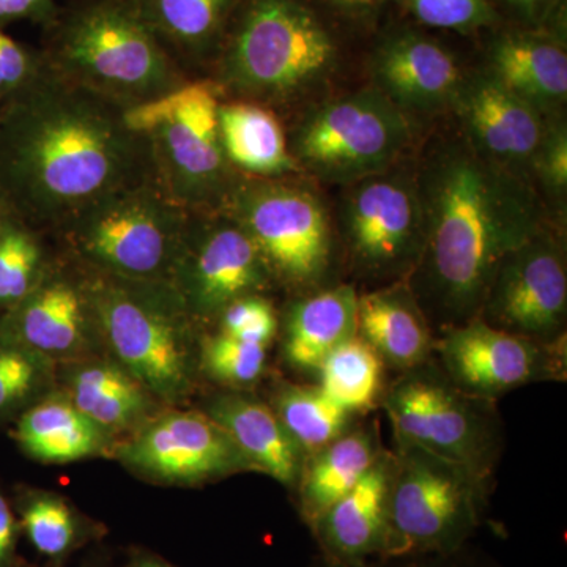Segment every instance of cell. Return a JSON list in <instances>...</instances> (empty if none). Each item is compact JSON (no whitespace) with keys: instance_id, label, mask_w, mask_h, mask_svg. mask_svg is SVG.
<instances>
[{"instance_id":"34","label":"cell","mask_w":567,"mask_h":567,"mask_svg":"<svg viewBox=\"0 0 567 567\" xmlns=\"http://www.w3.org/2000/svg\"><path fill=\"white\" fill-rule=\"evenodd\" d=\"M54 363L0 333V420L20 416L50 391Z\"/></svg>"},{"instance_id":"4","label":"cell","mask_w":567,"mask_h":567,"mask_svg":"<svg viewBox=\"0 0 567 567\" xmlns=\"http://www.w3.org/2000/svg\"><path fill=\"white\" fill-rule=\"evenodd\" d=\"M336 63L333 37L303 0H244L205 78L224 100L275 111L315 91Z\"/></svg>"},{"instance_id":"15","label":"cell","mask_w":567,"mask_h":567,"mask_svg":"<svg viewBox=\"0 0 567 567\" xmlns=\"http://www.w3.org/2000/svg\"><path fill=\"white\" fill-rule=\"evenodd\" d=\"M566 342L540 344L473 319L435 336L434 361L454 385L498 401L518 388L566 379Z\"/></svg>"},{"instance_id":"1","label":"cell","mask_w":567,"mask_h":567,"mask_svg":"<svg viewBox=\"0 0 567 567\" xmlns=\"http://www.w3.org/2000/svg\"><path fill=\"white\" fill-rule=\"evenodd\" d=\"M126 110L50 70L0 106V192L14 215L58 235L89 205L151 181Z\"/></svg>"},{"instance_id":"39","label":"cell","mask_w":567,"mask_h":567,"mask_svg":"<svg viewBox=\"0 0 567 567\" xmlns=\"http://www.w3.org/2000/svg\"><path fill=\"white\" fill-rule=\"evenodd\" d=\"M532 173L551 196L561 197L567 188V132L565 123L557 122L544 130Z\"/></svg>"},{"instance_id":"8","label":"cell","mask_w":567,"mask_h":567,"mask_svg":"<svg viewBox=\"0 0 567 567\" xmlns=\"http://www.w3.org/2000/svg\"><path fill=\"white\" fill-rule=\"evenodd\" d=\"M383 561L445 555L466 546L486 516L491 483L423 447L394 443Z\"/></svg>"},{"instance_id":"32","label":"cell","mask_w":567,"mask_h":567,"mask_svg":"<svg viewBox=\"0 0 567 567\" xmlns=\"http://www.w3.org/2000/svg\"><path fill=\"white\" fill-rule=\"evenodd\" d=\"M21 533L41 557L61 563L91 543L100 529L81 516L62 496L51 492L25 491L17 502Z\"/></svg>"},{"instance_id":"11","label":"cell","mask_w":567,"mask_h":567,"mask_svg":"<svg viewBox=\"0 0 567 567\" xmlns=\"http://www.w3.org/2000/svg\"><path fill=\"white\" fill-rule=\"evenodd\" d=\"M412 140V115L374 87L320 104L287 137L300 173L344 185L391 169Z\"/></svg>"},{"instance_id":"21","label":"cell","mask_w":567,"mask_h":567,"mask_svg":"<svg viewBox=\"0 0 567 567\" xmlns=\"http://www.w3.org/2000/svg\"><path fill=\"white\" fill-rule=\"evenodd\" d=\"M65 365L63 394L111 439L132 436L159 413L158 399L114 358L91 357Z\"/></svg>"},{"instance_id":"19","label":"cell","mask_w":567,"mask_h":567,"mask_svg":"<svg viewBox=\"0 0 567 567\" xmlns=\"http://www.w3.org/2000/svg\"><path fill=\"white\" fill-rule=\"evenodd\" d=\"M371 80L405 114H425L456 102L465 74L447 48L415 31H398L377 47Z\"/></svg>"},{"instance_id":"33","label":"cell","mask_w":567,"mask_h":567,"mask_svg":"<svg viewBox=\"0 0 567 567\" xmlns=\"http://www.w3.org/2000/svg\"><path fill=\"white\" fill-rule=\"evenodd\" d=\"M43 235L7 212L0 226V315L21 303L50 267L52 257Z\"/></svg>"},{"instance_id":"31","label":"cell","mask_w":567,"mask_h":567,"mask_svg":"<svg viewBox=\"0 0 567 567\" xmlns=\"http://www.w3.org/2000/svg\"><path fill=\"white\" fill-rule=\"evenodd\" d=\"M386 365L364 339L354 334L328 354L317 371V383L357 415H365L382 404L388 386Z\"/></svg>"},{"instance_id":"10","label":"cell","mask_w":567,"mask_h":567,"mask_svg":"<svg viewBox=\"0 0 567 567\" xmlns=\"http://www.w3.org/2000/svg\"><path fill=\"white\" fill-rule=\"evenodd\" d=\"M223 210L251 237L276 286L297 295L322 287L333 241L323 204L309 186L290 177L241 175Z\"/></svg>"},{"instance_id":"26","label":"cell","mask_w":567,"mask_h":567,"mask_svg":"<svg viewBox=\"0 0 567 567\" xmlns=\"http://www.w3.org/2000/svg\"><path fill=\"white\" fill-rule=\"evenodd\" d=\"M385 447L375 417L360 420L330 445L305 457L298 476V511L308 527L371 470Z\"/></svg>"},{"instance_id":"5","label":"cell","mask_w":567,"mask_h":567,"mask_svg":"<svg viewBox=\"0 0 567 567\" xmlns=\"http://www.w3.org/2000/svg\"><path fill=\"white\" fill-rule=\"evenodd\" d=\"M91 274L103 347L158 401L177 404L194 388V327L171 284Z\"/></svg>"},{"instance_id":"28","label":"cell","mask_w":567,"mask_h":567,"mask_svg":"<svg viewBox=\"0 0 567 567\" xmlns=\"http://www.w3.org/2000/svg\"><path fill=\"white\" fill-rule=\"evenodd\" d=\"M14 440L43 464H70L114 453L115 440L87 420L63 393H48L18 416Z\"/></svg>"},{"instance_id":"17","label":"cell","mask_w":567,"mask_h":567,"mask_svg":"<svg viewBox=\"0 0 567 567\" xmlns=\"http://www.w3.org/2000/svg\"><path fill=\"white\" fill-rule=\"evenodd\" d=\"M123 465L148 480L197 486L251 472L221 425L199 410L156 413L114 447Z\"/></svg>"},{"instance_id":"25","label":"cell","mask_w":567,"mask_h":567,"mask_svg":"<svg viewBox=\"0 0 567 567\" xmlns=\"http://www.w3.org/2000/svg\"><path fill=\"white\" fill-rule=\"evenodd\" d=\"M244 0H133L142 20L192 78L207 74Z\"/></svg>"},{"instance_id":"6","label":"cell","mask_w":567,"mask_h":567,"mask_svg":"<svg viewBox=\"0 0 567 567\" xmlns=\"http://www.w3.org/2000/svg\"><path fill=\"white\" fill-rule=\"evenodd\" d=\"M192 215L151 178L89 205L58 237L69 256L95 274L171 284Z\"/></svg>"},{"instance_id":"18","label":"cell","mask_w":567,"mask_h":567,"mask_svg":"<svg viewBox=\"0 0 567 567\" xmlns=\"http://www.w3.org/2000/svg\"><path fill=\"white\" fill-rule=\"evenodd\" d=\"M462 136L492 163L528 181L546 121L488 73L470 74L453 104Z\"/></svg>"},{"instance_id":"27","label":"cell","mask_w":567,"mask_h":567,"mask_svg":"<svg viewBox=\"0 0 567 567\" xmlns=\"http://www.w3.org/2000/svg\"><path fill=\"white\" fill-rule=\"evenodd\" d=\"M488 73L540 114L567 99V54L559 41L536 32H507L492 43Z\"/></svg>"},{"instance_id":"37","label":"cell","mask_w":567,"mask_h":567,"mask_svg":"<svg viewBox=\"0 0 567 567\" xmlns=\"http://www.w3.org/2000/svg\"><path fill=\"white\" fill-rule=\"evenodd\" d=\"M405 3L417 21L445 31L475 32L496 20L488 0H405Z\"/></svg>"},{"instance_id":"13","label":"cell","mask_w":567,"mask_h":567,"mask_svg":"<svg viewBox=\"0 0 567 567\" xmlns=\"http://www.w3.org/2000/svg\"><path fill=\"white\" fill-rule=\"evenodd\" d=\"M171 286L196 323L276 284L251 237L229 213H193Z\"/></svg>"},{"instance_id":"44","label":"cell","mask_w":567,"mask_h":567,"mask_svg":"<svg viewBox=\"0 0 567 567\" xmlns=\"http://www.w3.org/2000/svg\"><path fill=\"white\" fill-rule=\"evenodd\" d=\"M339 9L354 11V13H369L382 7L386 0H330Z\"/></svg>"},{"instance_id":"35","label":"cell","mask_w":567,"mask_h":567,"mask_svg":"<svg viewBox=\"0 0 567 567\" xmlns=\"http://www.w3.org/2000/svg\"><path fill=\"white\" fill-rule=\"evenodd\" d=\"M267 352L268 347L238 341L216 331L200 341L199 365L219 385L241 391L264 375Z\"/></svg>"},{"instance_id":"20","label":"cell","mask_w":567,"mask_h":567,"mask_svg":"<svg viewBox=\"0 0 567 567\" xmlns=\"http://www.w3.org/2000/svg\"><path fill=\"white\" fill-rule=\"evenodd\" d=\"M393 451H383L360 483L311 525L322 557L344 565L383 561L390 518Z\"/></svg>"},{"instance_id":"24","label":"cell","mask_w":567,"mask_h":567,"mask_svg":"<svg viewBox=\"0 0 567 567\" xmlns=\"http://www.w3.org/2000/svg\"><path fill=\"white\" fill-rule=\"evenodd\" d=\"M358 292L352 284L298 295L282 320V358L293 371L317 374L328 354L357 334Z\"/></svg>"},{"instance_id":"42","label":"cell","mask_w":567,"mask_h":567,"mask_svg":"<svg viewBox=\"0 0 567 567\" xmlns=\"http://www.w3.org/2000/svg\"><path fill=\"white\" fill-rule=\"evenodd\" d=\"M404 567H498L494 561L475 554L466 546L445 555H429V557L406 559Z\"/></svg>"},{"instance_id":"48","label":"cell","mask_w":567,"mask_h":567,"mask_svg":"<svg viewBox=\"0 0 567 567\" xmlns=\"http://www.w3.org/2000/svg\"><path fill=\"white\" fill-rule=\"evenodd\" d=\"M22 567V566H21Z\"/></svg>"},{"instance_id":"47","label":"cell","mask_w":567,"mask_h":567,"mask_svg":"<svg viewBox=\"0 0 567 567\" xmlns=\"http://www.w3.org/2000/svg\"><path fill=\"white\" fill-rule=\"evenodd\" d=\"M9 205L6 203L2 192H0V226H2L3 218H6L7 212H9Z\"/></svg>"},{"instance_id":"7","label":"cell","mask_w":567,"mask_h":567,"mask_svg":"<svg viewBox=\"0 0 567 567\" xmlns=\"http://www.w3.org/2000/svg\"><path fill=\"white\" fill-rule=\"evenodd\" d=\"M223 93L210 78H193L162 99L126 111L145 137L155 182L189 213L223 210L240 174L224 155L218 110Z\"/></svg>"},{"instance_id":"36","label":"cell","mask_w":567,"mask_h":567,"mask_svg":"<svg viewBox=\"0 0 567 567\" xmlns=\"http://www.w3.org/2000/svg\"><path fill=\"white\" fill-rule=\"evenodd\" d=\"M216 322L219 333L264 347H270L279 333L278 315L265 295L238 298L223 309Z\"/></svg>"},{"instance_id":"38","label":"cell","mask_w":567,"mask_h":567,"mask_svg":"<svg viewBox=\"0 0 567 567\" xmlns=\"http://www.w3.org/2000/svg\"><path fill=\"white\" fill-rule=\"evenodd\" d=\"M47 71L41 51H33L0 28V106L28 89Z\"/></svg>"},{"instance_id":"23","label":"cell","mask_w":567,"mask_h":567,"mask_svg":"<svg viewBox=\"0 0 567 567\" xmlns=\"http://www.w3.org/2000/svg\"><path fill=\"white\" fill-rule=\"evenodd\" d=\"M357 334L395 374L434 357V330L406 281L358 293Z\"/></svg>"},{"instance_id":"22","label":"cell","mask_w":567,"mask_h":567,"mask_svg":"<svg viewBox=\"0 0 567 567\" xmlns=\"http://www.w3.org/2000/svg\"><path fill=\"white\" fill-rule=\"evenodd\" d=\"M204 412L221 425L251 472L274 477L293 491L306 456L270 404L233 390L213 395Z\"/></svg>"},{"instance_id":"46","label":"cell","mask_w":567,"mask_h":567,"mask_svg":"<svg viewBox=\"0 0 567 567\" xmlns=\"http://www.w3.org/2000/svg\"><path fill=\"white\" fill-rule=\"evenodd\" d=\"M309 567H385L382 565H377V563H368V565H344V563L333 561V559H328L320 555L319 558L316 559Z\"/></svg>"},{"instance_id":"41","label":"cell","mask_w":567,"mask_h":567,"mask_svg":"<svg viewBox=\"0 0 567 567\" xmlns=\"http://www.w3.org/2000/svg\"><path fill=\"white\" fill-rule=\"evenodd\" d=\"M21 527L9 499L0 494V567H21L18 559V539Z\"/></svg>"},{"instance_id":"9","label":"cell","mask_w":567,"mask_h":567,"mask_svg":"<svg viewBox=\"0 0 567 567\" xmlns=\"http://www.w3.org/2000/svg\"><path fill=\"white\" fill-rule=\"evenodd\" d=\"M394 443L423 447L492 484L505 450L496 402L454 385L434 358L395 375L382 399Z\"/></svg>"},{"instance_id":"2","label":"cell","mask_w":567,"mask_h":567,"mask_svg":"<svg viewBox=\"0 0 567 567\" xmlns=\"http://www.w3.org/2000/svg\"><path fill=\"white\" fill-rule=\"evenodd\" d=\"M416 181L424 241L406 284L439 336L477 319L499 264L546 223L529 182L464 136L434 148Z\"/></svg>"},{"instance_id":"14","label":"cell","mask_w":567,"mask_h":567,"mask_svg":"<svg viewBox=\"0 0 567 567\" xmlns=\"http://www.w3.org/2000/svg\"><path fill=\"white\" fill-rule=\"evenodd\" d=\"M477 319L540 344L566 342V251L547 227L503 259Z\"/></svg>"},{"instance_id":"40","label":"cell","mask_w":567,"mask_h":567,"mask_svg":"<svg viewBox=\"0 0 567 567\" xmlns=\"http://www.w3.org/2000/svg\"><path fill=\"white\" fill-rule=\"evenodd\" d=\"M61 7L55 0H0V28L14 21H31L48 28Z\"/></svg>"},{"instance_id":"16","label":"cell","mask_w":567,"mask_h":567,"mask_svg":"<svg viewBox=\"0 0 567 567\" xmlns=\"http://www.w3.org/2000/svg\"><path fill=\"white\" fill-rule=\"evenodd\" d=\"M0 333L54 364L95 357L104 347L87 268L52 259L32 292L0 315Z\"/></svg>"},{"instance_id":"12","label":"cell","mask_w":567,"mask_h":567,"mask_svg":"<svg viewBox=\"0 0 567 567\" xmlns=\"http://www.w3.org/2000/svg\"><path fill=\"white\" fill-rule=\"evenodd\" d=\"M339 234L354 275L390 286L415 270L424 241L416 177L394 167L347 185Z\"/></svg>"},{"instance_id":"30","label":"cell","mask_w":567,"mask_h":567,"mask_svg":"<svg viewBox=\"0 0 567 567\" xmlns=\"http://www.w3.org/2000/svg\"><path fill=\"white\" fill-rule=\"evenodd\" d=\"M270 405L305 456L330 445L363 416L338 404L319 383H279Z\"/></svg>"},{"instance_id":"45","label":"cell","mask_w":567,"mask_h":567,"mask_svg":"<svg viewBox=\"0 0 567 567\" xmlns=\"http://www.w3.org/2000/svg\"><path fill=\"white\" fill-rule=\"evenodd\" d=\"M125 567H174L169 563L164 561L163 558L156 555L148 554V551H136L132 558L128 559Z\"/></svg>"},{"instance_id":"43","label":"cell","mask_w":567,"mask_h":567,"mask_svg":"<svg viewBox=\"0 0 567 567\" xmlns=\"http://www.w3.org/2000/svg\"><path fill=\"white\" fill-rule=\"evenodd\" d=\"M507 13L525 22H537L546 18L558 0H494Z\"/></svg>"},{"instance_id":"3","label":"cell","mask_w":567,"mask_h":567,"mask_svg":"<svg viewBox=\"0 0 567 567\" xmlns=\"http://www.w3.org/2000/svg\"><path fill=\"white\" fill-rule=\"evenodd\" d=\"M41 51L48 70L133 110L193 80L142 20L133 0H84L59 11Z\"/></svg>"},{"instance_id":"29","label":"cell","mask_w":567,"mask_h":567,"mask_svg":"<svg viewBox=\"0 0 567 567\" xmlns=\"http://www.w3.org/2000/svg\"><path fill=\"white\" fill-rule=\"evenodd\" d=\"M218 125L224 155L235 173L249 178H289L300 173L275 111L223 100Z\"/></svg>"}]
</instances>
